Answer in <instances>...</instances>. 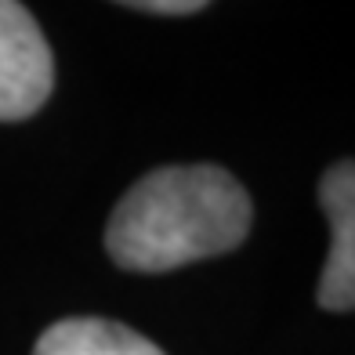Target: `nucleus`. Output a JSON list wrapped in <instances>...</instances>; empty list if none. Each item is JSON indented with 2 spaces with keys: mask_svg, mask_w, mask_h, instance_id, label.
I'll return each instance as SVG.
<instances>
[{
  "mask_svg": "<svg viewBox=\"0 0 355 355\" xmlns=\"http://www.w3.org/2000/svg\"><path fill=\"white\" fill-rule=\"evenodd\" d=\"M319 203L330 218V254L315 297L327 312L355 309V159L334 164L319 182Z\"/></svg>",
  "mask_w": 355,
  "mask_h": 355,
  "instance_id": "obj_3",
  "label": "nucleus"
},
{
  "mask_svg": "<svg viewBox=\"0 0 355 355\" xmlns=\"http://www.w3.org/2000/svg\"><path fill=\"white\" fill-rule=\"evenodd\" d=\"M141 15H196L207 4L203 0H138V4H127Z\"/></svg>",
  "mask_w": 355,
  "mask_h": 355,
  "instance_id": "obj_5",
  "label": "nucleus"
},
{
  "mask_svg": "<svg viewBox=\"0 0 355 355\" xmlns=\"http://www.w3.org/2000/svg\"><path fill=\"white\" fill-rule=\"evenodd\" d=\"M33 355H164V352L123 322L62 319L40 334Z\"/></svg>",
  "mask_w": 355,
  "mask_h": 355,
  "instance_id": "obj_4",
  "label": "nucleus"
},
{
  "mask_svg": "<svg viewBox=\"0 0 355 355\" xmlns=\"http://www.w3.org/2000/svg\"><path fill=\"white\" fill-rule=\"evenodd\" d=\"M55 87V58L37 19L0 0V120H26Z\"/></svg>",
  "mask_w": 355,
  "mask_h": 355,
  "instance_id": "obj_2",
  "label": "nucleus"
},
{
  "mask_svg": "<svg viewBox=\"0 0 355 355\" xmlns=\"http://www.w3.org/2000/svg\"><path fill=\"white\" fill-rule=\"evenodd\" d=\"M247 189L214 164L156 167L127 189L105 225V250L127 272H171L229 254L247 239Z\"/></svg>",
  "mask_w": 355,
  "mask_h": 355,
  "instance_id": "obj_1",
  "label": "nucleus"
}]
</instances>
